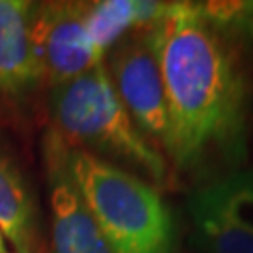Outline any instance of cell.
Segmentation results:
<instances>
[{
  "mask_svg": "<svg viewBox=\"0 0 253 253\" xmlns=\"http://www.w3.org/2000/svg\"><path fill=\"white\" fill-rule=\"evenodd\" d=\"M162 73L169 131L163 150L180 172L244 160L248 83L233 43L195 2H165L145 28Z\"/></svg>",
  "mask_w": 253,
  "mask_h": 253,
  "instance_id": "cell-1",
  "label": "cell"
},
{
  "mask_svg": "<svg viewBox=\"0 0 253 253\" xmlns=\"http://www.w3.org/2000/svg\"><path fill=\"white\" fill-rule=\"evenodd\" d=\"M49 107L53 129L68 146L120 160L156 184L167 180V160L127 115L103 62L51 88Z\"/></svg>",
  "mask_w": 253,
  "mask_h": 253,
  "instance_id": "cell-2",
  "label": "cell"
},
{
  "mask_svg": "<svg viewBox=\"0 0 253 253\" xmlns=\"http://www.w3.org/2000/svg\"><path fill=\"white\" fill-rule=\"evenodd\" d=\"M70 169L113 252H174L172 214L154 186L101 156L72 146Z\"/></svg>",
  "mask_w": 253,
  "mask_h": 253,
  "instance_id": "cell-3",
  "label": "cell"
},
{
  "mask_svg": "<svg viewBox=\"0 0 253 253\" xmlns=\"http://www.w3.org/2000/svg\"><path fill=\"white\" fill-rule=\"evenodd\" d=\"M88 2H40L32 17V45L42 83L51 88L103 62L86 28Z\"/></svg>",
  "mask_w": 253,
  "mask_h": 253,
  "instance_id": "cell-4",
  "label": "cell"
},
{
  "mask_svg": "<svg viewBox=\"0 0 253 253\" xmlns=\"http://www.w3.org/2000/svg\"><path fill=\"white\" fill-rule=\"evenodd\" d=\"M107 73L139 131L152 145L165 146L169 131L165 88L145 28L124 36L109 51Z\"/></svg>",
  "mask_w": 253,
  "mask_h": 253,
  "instance_id": "cell-5",
  "label": "cell"
},
{
  "mask_svg": "<svg viewBox=\"0 0 253 253\" xmlns=\"http://www.w3.org/2000/svg\"><path fill=\"white\" fill-rule=\"evenodd\" d=\"M53 253H115L70 169V146L51 129L43 139Z\"/></svg>",
  "mask_w": 253,
  "mask_h": 253,
  "instance_id": "cell-6",
  "label": "cell"
},
{
  "mask_svg": "<svg viewBox=\"0 0 253 253\" xmlns=\"http://www.w3.org/2000/svg\"><path fill=\"white\" fill-rule=\"evenodd\" d=\"M34 6L0 0V92L6 96H23L42 83L32 45Z\"/></svg>",
  "mask_w": 253,
  "mask_h": 253,
  "instance_id": "cell-7",
  "label": "cell"
},
{
  "mask_svg": "<svg viewBox=\"0 0 253 253\" xmlns=\"http://www.w3.org/2000/svg\"><path fill=\"white\" fill-rule=\"evenodd\" d=\"M188 212L203 253H253V233L231 214L223 178L193 191Z\"/></svg>",
  "mask_w": 253,
  "mask_h": 253,
  "instance_id": "cell-8",
  "label": "cell"
},
{
  "mask_svg": "<svg viewBox=\"0 0 253 253\" xmlns=\"http://www.w3.org/2000/svg\"><path fill=\"white\" fill-rule=\"evenodd\" d=\"M0 233L15 253H36V208L17 165L0 150Z\"/></svg>",
  "mask_w": 253,
  "mask_h": 253,
  "instance_id": "cell-9",
  "label": "cell"
},
{
  "mask_svg": "<svg viewBox=\"0 0 253 253\" xmlns=\"http://www.w3.org/2000/svg\"><path fill=\"white\" fill-rule=\"evenodd\" d=\"M165 2L145 0H101L88 2L86 28L92 43L105 56L133 28H146L163 11Z\"/></svg>",
  "mask_w": 253,
  "mask_h": 253,
  "instance_id": "cell-10",
  "label": "cell"
},
{
  "mask_svg": "<svg viewBox=\"0 0 253 253\" xmlns=\"http://www.w3.org/2000/svg\"><path fill=\"white\" fill-rule=\"evenodd\" d=\"M199 13L233 42L253 45V0H210L195 2Z\"/></svg>",
  "mask_w": 253,
  "mask_h": 253,
  "instance_id": "cell-11",
  "label": "cell"
},
{
  "mask_svg": "<svg viewBox=\"0 0 253 253\" xmlns=\"http://www.w3.org/2000/svg\"><path fill=\"white\" fill-rule=\"evenodd\" d=\"M8 250H6V244H4V236H2V233H0V253H6Z\"/></svg>",
  "mask_w": 253,
  "mask_h": 253,
  "instance_id": "cell-12",
  "label": "cell"
},
{
  "mask_svg": "<svg viewBox=\"0 0 253 253\" xmlns=\"http://www.w3.org/2000/svg\"><path fill=\"white\" fill-rule=\"evenodd\" d=\"M6 253H9V252H6Z\"/></svg>",
  "mask_w": 253,
  "mask_h": 253,
  "instance_id": "cell-13",
  "label": "cell"
}]
</instances>
